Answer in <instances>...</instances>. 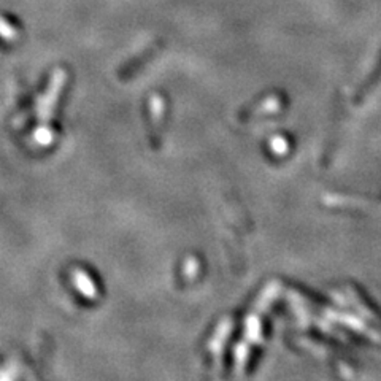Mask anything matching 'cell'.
<instances>
[{
  "mask_svg": "<svg viewBox=\"0 0 381 381\" xmlns=\"http://www.w3.org/2000/svg\"><path fill=\"white\" fill-rule=\"evenodd\" d=\"M33 138H35V142L42 146H48L53 143V140H55V132L53 129H50L46 124H42L33 133Z\"/></svg>",
  "mask_w": 381,
  "mask_h": 381,
  "instance_id": "3",
  "label": "cell"
},
{
  "mask_svg": "<svg viewBox=\"0 0 381 381\" xmlns=\"http://www.w3.org/2000/svg\"><path fill=\"white\" fill-rule=\"evenodd\" d=\"M67 82V72L64 69H57L55 72V75L51 78L50 88L46 91V94L42 97V102L38 105V119L43 124H46L53 118V113H55V109L57 105V100L61 97V92L64 89Z\"/></svg>",
  "mask_w": 381,
  "mask_h": 381,
  "instance_id": "1",
  "label": "cell"
},
{
  "mask_svg": "<svg viewBox=\"0 0 381 381\" xmlns=\"http://www.w3.org/2000/svg\"><path fill=\"white\" fill-rule=\"evenodd\" d=\"M0 35H2L5 40H16L18 31L16 28H13L9 21H5L4 18H0Z\"/></svg>",
  "mask_w": 381,
  "mask_h": 381,
  "instance_id": "4",
  "label": "cell"
},
{
  "mask_svg": "<svg viewBox=\"0 0 381 381\" xmlns=\"http://www.w3.org/2000/svg\"><path fill=\"white\" fill-rule=\"evenodd\" d=\"M72 277H73V282H75V286L78 287L79 291H82V294L84 297L94 299L97 296L96 286H94V283L91 282V278L88 277V273L83 272V270H79V269H75L72 272Z\"/></svg>",
  "mask_w": 381,
  "mask_h": 381,
  "instance_id": "2",
  "label": "cell"
}]
</instances>
